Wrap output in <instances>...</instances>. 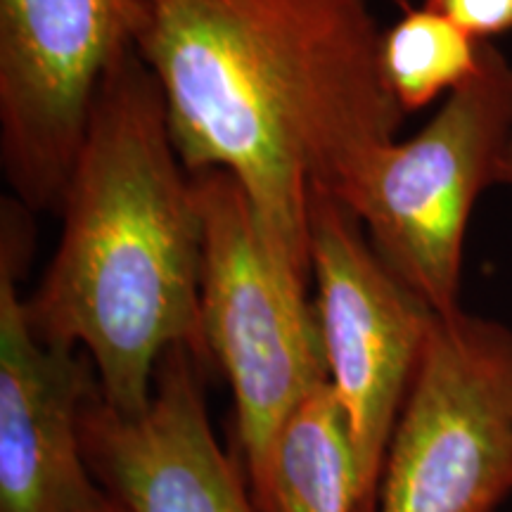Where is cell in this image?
Wrapping results in <instances>:
<instances>
[{
    "label": "cell",
    "instance_id": "1",
    "mask_svg": "<svg viewBox=\"0 0 512 512\" xmlns=\"http://www.w3.org/2000/svg\"><path fill=\"white\" fill-rule=\"evenodd\" d=\"M131 43L190 174L233 176L311 285V190H335L406 117L366 0H133Z\"/></svg>",
    "mask_w": 512,
    "mask_h": 512
},
{
    "label": "cell",
    "instance_id": "2",
    "mask_svg": "<svg viewBox=\"0 0 512 512\" xmlns=\"http://www.w3.org/2000/svg\"><path fill=\"white\" fill-rule=\"evenodd\" d=\"M57 214L60 240L24 313L43 344L86 354L107 406L143 413L171 347L214 366L202 335L195 181L133 48L95 95Z\"/></svg>",
    "mask_w": 512,
    "mask_h": 512
},
{
    "label": "cell",
    "instance_id": "3",
    "mask_svg": "<svg viewBox=\"0 0 512 512\" xmlns=\"http://www.w3.org/2000/svg\"><path fill=\"white\" fill-rule=\"evenodd\" d=\"M512 140V64L486 43L479 69L408 140H389L330 190L384 266L434 313L460 309L467 223L501 183Z\"/></svg>",
    "mask_w": 512,
    "mask_h": 512
},
{
    "label": "cell",
    "instance_id": "4",
    "mask_svg": "<svg viewBox=\"0 0 512 512\" xmlns=\"http://www.w3.org/2000/svg\"><path fill=\"white\" fill-rule=\"evenodd\" d=\"M192 181L204 226L202 335L233 389L254 479L287 415L328 382V358L309 283L271 252L242 185L226 171H200Z\"/></svg>",
    "mask_w": 512,
    "mask_h": 512
},
{
    "label": "cell",
    "instance_id": "5",
    "mask_svg": "<svg viewBox=\"0 0 512 512\" xmlns=\"http://www.w3.org/2000/svg\"><path fill=\"white\" fill-rule=\"evenodd\" d=\"M512 494V330L437 313L375 512H496Z\"/></svg>",
    "mask_w": 512,
    "mask_h": 512
},
{
    "label": "cell",
    "instance_id": "6",
    "mask_svg": "<svg viewBox=\"0 0 512 512\" xmlns=\"http://www.w3.org/2000/svg\"><path fill=\"white\" fill-rule=\"evenodd\" d=\"M309 256L328 382L356 453V512H375L389 441L437 313L384 266L356 216L323 188L311 190Z\"/></svg>",
    "mask_w": 512,
    "mask_h": 512
},
{
    "label": "cell",
    "instance_id": "7",
    "mask_svg": "<svg viewBox=\"0 0 512 512\" xmlns=\"http://www.w3.org/2000/svg\"><path fill=\"white\" fill-rule=\"evenodd\" d=\"M133 0H0V169L34 211L62 204L95 95L131 43Z\"/></svg>",
    "mask_w": 512,
    "mask_h": 512
},
{
    "label": "cell",
    "instance_id": "8",
    "mask_svg": "<svg viewBox=\"0 0 512 512\" xmlns=\"http://www.w3.org/2000/svg\"><path fill=\"white\" fill-rule=\"evenodd\" d=\"M34 211L0 207V512H88L105 489L83 453L81 413L98 387L79 349L43 344L19 292L34 252Z\"/></svg>",
    "mask_w": 512,
    "mask_h": 512
},
{
    "label": "cell",
    "instance_id": "9",
    "mask_svg": "<svg viewBox=\"0 0 512 512\" xmlns=\"http://www.w3.org/2000/svg\"><path fill=\"white\" fill-rule=\"evenodd\" d=\"M209 366L188 347L159 358L152 401L126 415L98 387L81 413L88 467L126 512H259L245 477L211 430Z\"/></svg>",
    "mask_w": 512,
    "mask_h": 512
},
{
    "label": "cell",
    "instance_id": "10",
    "mask_svg": "<svg viewBox=\"0 0 512 512\" xmlns=\"http://www.w3.org/2000/svg\"><path fill=\"white\" fill-rule=\"evenodd\" d=\"M249 486L259 512L358 510L356 453L330 382L294 406Z\"/></svg>",
    "mask_w": 512,
    "mask_h": 512
},
{
    "label": "cell",
    "instance_id": "11",
    "mask_svg": "<svg viewBox=\"0 0 512 512\" xmlns=\"http://www.w3.org/2000/svg\"><path fill=\"white\" fill-rule=\"evenodd\" d=\"M401 17L382 31L380 64L403 114H415L451 95L479 69L486 43L475 41L427 5L399 0Z\"/></svg>",
    "mask_w": 512,
    "mask_h": 512
},
{
    "label": "cell",
    "instance_id": "12",
    "mask_svg": "<svg viewBox=\"0 0 512 512\" xmlns=\"http://www.w3.org/2000/svg\"><path fill=\"white\" fill-rule=\"evenodd\" d=\"M425 5L479 43L512 31V0H425Z\"/></svg>",
    "mask_w": 512,
    "mask_h": 512
},
{
    "label": "cell",
    "instance_id": "13",
    "mask_svg": "<svg viewBox=\"0 0 512 512\" xmlns=\"http://www.w3.org/2000/svg\"><path fill=\"white\" fill-rule=\"evenodd\" d=\"M88 512H126V508H124V505H121L119 501H114V498L105 491V496H102V501H100L98 505H95L93 510H88Z\"/></svg>",
    "mask_w": 512,
    "mask_h": 512
},
{
    "label": "cell",
    "instance_id": "14",
    "mask_svg": "<svg viewBox=\"0 0 512 512\" xmlns=\"http://www.w3.org/2000/svg\"><path fill=\"white\" fill-rule=\"evenodd\" d=\"M501 183H505V185H512V140H510V147H508V155H505V164H503V176H501Z\"/></svg>",
    "mask_w": 512,
    "mask_h": 512
}]
</instances>
